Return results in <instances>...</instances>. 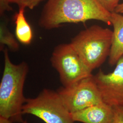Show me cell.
<instances>
[{
	"label": "cell",
	"instance_id": "obj_1",
	"mask_svg": "<svg viewBox=\"0 0 123 123\" xmlns=\"http://www.w3.org/2000/svg\"><path fill=\"white\" fill-rule=\"evenodd\" d=\"M111 13L97 0H48L42 11L39 25L47 30L65 23L98 20L110 24Z\"/></svg>",
	"mask_w": 123,
	"mask_h": 123
},
{
	"label": "cell",
	"instance_id": "obj_2",
	"mask_svg": "<svg viewBox=\"0 0 123 123\" xmlns=\"http://www.w3.org/2000/svg\"><path fill=\"white\" fill-rule=\"evenodd\" d=\"M3 52L4 68L0 83V117L12 123H22L23 107L26 100L24 86L29 67L25 62L13 63L7 48Z\"/></svg>",
	"mask_w": 123,
	"mask_h": 123
},
{
	"label": "cell",
	"instance_id": "obj_3",
	"mask_svg": "<svg viewBox=\"0 0 123 123\" xmlns=\"http://www.w3.org/2000/svg\"><path fill=\"white\" fill-rule=\"evenodd\" d=\"M113 31L93 25L81 31L70 43L88 68L92 71L99 67L109 57Z\"/></svg>",
	"mask_w": 123,
	"mask_h": 123
},
{
	"label": "cell",
	"instance_id": "obj_4",
	"mask_svg": "<svg viewBox=\"0 0 123 123\" xmlns=\"http://www.w3.org/2000/svg\"><path fill=\"white\" fill-rule=\"evenodd\" d=\"M22 113L34 115L46 123H75L57 91L47 88L36 98H26Z\"/></svg>",
	"mask_w": 123,
	"mask_h": 123
},
{
	"label": "cell",
	"instance_id": "obj_5",
	"mask_svg": "<svg viewBox=\"0 0 123 123\" xmlns=\"http://www.w3.org/2000/svg\"><path fill=\"white\" fill-rule=\"evenodd\" d=\"M50 60L59 74L63 87L70 86L92 76V71L85 65L70 43L56 46Z\"/></svg>",
	"mask_w": 123,
	"mask_h": 123
},
{
	"label": "cell",
	"instance_id": "obj_6",
	"mask_svg": "<svg viewBox=\"0 0 123 123\" xmlns=\"http://www.w3.org/2000/svg\"><path fill=\"white\" fill-rule=\"evenodd\" d=\"M57 92L71 114L104 102L93 75L70 86L60 87Z\"/></svg>",
	"mask_w": 123,
	"mask_h": 123
},
{
	"label": "cell",
	"instance_id": "obj_7",
	"mask_svg": "<svg viewBox=\"0 0 123 123\" xmlns=\"http://www.w3.org/2000/svg\"><path fill=\"white\" fill-rule=\"evenodd\" d=\"M93 78L104 103L112 107L123 105V56L112 73L100 69Z\"/></svg>",
	"mask_w": 123,
	"mask_h": 123
},
{
	"label": "cell",
	"instance_id": "obj_8",
	"mask_svg": "<svg viewBox=\"0 0 123 123\" xmlns=\"http://www.w3.org/2000/svg\"><path fill=\"white\" fill-rule=\"evenodd\" d=\"M74 121L83 123H114L113 107L102 102L72 113Z\"/></svg>",
	"mask_w": 123,
	"mask_h": 123
},
{
	"label": "cell",
	"instance_id": "obj_9",
	"mask_svg": "<svg viewBox=\"0 0 123 123\" xmlns=\"http://www.w3.org/2000/svg\"><path fill=\"white\" fill-rule=\"evenodd\" d=\"M110 24L113 26L112 45L109 56L110 65H116L123 56V15L113 12L111 13Z\"/></svg>",
	"mask_w": 123,
	"mask_h": 123
},
{
	"label": "cell",
	"instance_id": "obj_10",
	"mask_svg": "<svg viewBox=\"0 0 123 123\" xmlns=\"http://www.w3.org/2000/svg\"><path fill=\"white\" fill-rule=\"evenodd\" d=\"M25 7H19L18 12L14 16L16 25L15 35L20 43L25 45L30 44L33 38V33L30 25L25 16Z\"/></svg>",
	"mask_w": 123,
	"mask_h": 123
},
{
	"label": "cell",
	"instance_id": "obj_11",
	"mask_svg": "<svg viewBox=\"0 0 123 123\" xmlns=\"http://www.w3.org/2000/svg\"><path fill=\"white\" fill-rule=\"evenodd\" d=\"M8 20L5 15L0 16V49L3 51L5 46L13 52L18 51L19 48L18 40L9 30L8 27Z\"/></svg>",
	"mask_w": 123,
	"mask_h": 123
},
{
	"label": "cell",
	"instance_id": "obj_12",
	"mask_svg": "<svg viewBox=\"0 0 123 123\" xmlns=\"http://www.w3.org/2000/svg\"><path fill=\"white\" fill-rule=\"evenodd\" d=\"M10 4L15 3L19 7L24 6L30 9H33L40 3L44 0H6Z\"/></svg>",
	"mask_w": 123,
	"mask_h": 123
},
{
	"label": "cell",
	"instance_id": "obj_13",
	"mask_svg": "<svg viewBox=\"0 0 123 123\" xmlns=\"http://www.w3.org/2000/svg\"><path fill=\"white\" fill-rule=\"evenodd\" d=\"M97 1L105 9L110 12L114 11L119 4V0H97Z\"/></svg>",
	"mask_w": 123,
	"mask_h": 123
},
{
	"label": "cell",
	"instance_id": "obj_14",
	"mask_svg": "<svg viewBox=\"0 0 123 123\" xmlns=\"http://www.w3.org/2000/svg\"><path fill=\"white\" fill-rule=\"evenodd\" d=\"M113 107L114 123H123V105Z\"/></svg>",
	"mask_w": 123,
	"mask_h": 123
},
{
	"label": "cell",
	"instance_id": "obj_15",
	"mask_svg": "<svg viewBox=\"0 0 123 123\" xmlns=\"http://www.w3.org/2000/svg\"><path fill=\"white\" fill-rule=\"evenodd\" d=\"M10 3L6 0H0V15H4L6 11L12 10V7L10 6Z\"/></svg>",
	"mask_w": 123,
	"mask_h": 123
},
{
	"label": "cell",
	"instance_id": "obj_16",
	"mask_svg": "<svg viewBox=\"0 0 123 123\" xmlns=\"http://www.w3.org/2000/svg\"><path fill=\"white\" fill-rule=\"evenodd\" d=\"M114 12L123 14V2L118 5L115 10Z\"/></svg>",
	"mask_w": 123,
	"mask_h": 123
},
{
	"label": "cell",
	"instance_id": "obj_17",
	"mask_svg": "<svg viewBox=\"0 0 123 123\" xmlns=\"http://www.w3.org/2000/svg\"><path fill=\"white\" fill-rule=\"evenodd\" d=\"M0 123H12L6 119L0 117Z\"/></svg>",
	"mask_w": 123,
	"mask_h": 123
},
{
	"label": "cell",
	"instance_id": "obj_18",
	"mask_svg": "<svg viewBox=\"0 0 123 123\" xmlns=\"http://www.w3.org/2000/svg\"><path fill=\"white\" fill-rule=\"evenodd\" d=\"M22 123H28V122H27V121L26 120H25Z\"/></svg>",
	"mask_w": 123,
	"mask_h": 123
}]
</instances>
